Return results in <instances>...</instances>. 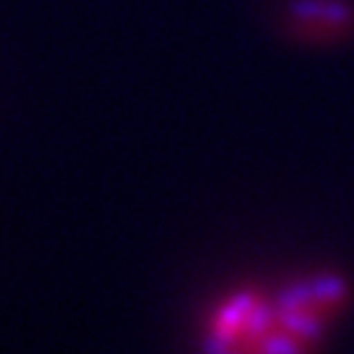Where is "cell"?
Masks as SVG:
<instances>
[{
    "label": "cell",
    "instance_id": "1",
    "mask_svg": "<svg viewBox=\"0 0 354 354\" xmlns=\"http://www.w3.org/2000/svg\"><path fill=\"white\" fill-rule=\"evenodd\" d=\"M344 299L346 283L336 276L302 279L276 294H228L207 320L205 354H313Z\"/></svg>",
    "mask_w": 354,
    "mask_h": 354
}]
</instances>
